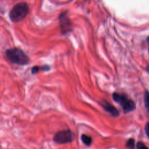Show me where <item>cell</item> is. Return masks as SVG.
Here are the masks:
<instances>
[{
    "label": "cell",
    "mask_w": 149,
    "mask_h": 149,
    "mask_svg": "<svg viewBox=\"0 0 149 149\" xmlns=\"http://www.w3.org/2000/svg\"><path fill=\"white\" fill-rule=\"evenodd\" d=\"M144 102L146 110L149 112V92L146 91L144 95Z\"/></svg>",
    "instance_id": "cell-8"
},
{
    "label": "cell",
    "mask_w": 149,
    "mask_h": 149,
    "mask_svg": "<svg viewBox=\"0 0 149 149\" xmlns=\"http://www.w3.org/2000/svg\"><path fill=\"white\" fill-rule=\"evenodd\" d=\"M29 7L26 2L17 3L10 10L9 18L12 22H19L25 18L29 13Z\"/></svg>",
    "instance_id": "cell-2"
},
{
    "label": "cell",
    "mask_w": 149,
    "mask_h": 149,
    "mask_svg": "<svg viewBox=\"0 0 149 149\" xmlns=\"http://www.w3.org/2000/svg\"><path fill=\"white\" fill-rule=\"evenodd\" d=\"M40 69H41V68H40L39 66H33V67L31 68V72L32 74H34L37 73L39 71V70H40Z\"/></svg>",
    "instance_id": "cell-11"
},
{
    "label": "cell",
    "mask_w": 149,
    "mask_h": 149,
    "mask_svg": "<svg viewBox=\"0 0 149 149\" xmlns=\"http://www.w3.org/2000/svg\"><path fill=\"white\" fill-rule=\"evenodd\" d=\"M51 69V67L49 65H44L42 67H41V69L43 71H48Z\"/></svg>",
    "instance_id": "cell-12"
},
{
    "label": "cell",
    "mask_w": 149,
    "mask_h": 149,
    "mask_svg": "<svg viewBox=\"0 0 149 149\" xmlns=\"http://www.w3.org/2000/svg\"><path fill=\"white\" fill-rule=\"evenodd\" d=\"M59 25L62 34H66L72 29V24L70 19L68 17L66 12L60 13L59 16Z\"/></svg>",
    "instance_id": "cell-5"
},
{
    "label": "cell",
    "mask_w": 149,
    "mask_h": 149,
    "mask_svg": "<svg viewBox=\"0 0 149 149\" xmlns=\"http://www.w3.org/2000/svg\"><path fill=\"white\" fill-rule=\"evenodd\" d=\"M112 98L115 102L120 105L125 113L130 112L136 108L134 102L123 94L113 93Z\"/></svg>",
    "instance_id": "cell-3"
},
{
    "label": "cell",
    "mask_w": 149,
    "mask_h": 149,
    "mask_svg": "<svg viewBox=\"0 0 149 149\" xmlns=\"http://www.w3.org/2000/svg\"><path fill=\"white\" fill-rule=\"evenodd\" d=\"M137 149H149L143 142L139 141L136 144Z\"/></svg>",
    "instance_id": "cell-10"
},
{
    "label": "cell",
    "mask_w": 149,
    "mask_h": 149,
    "mask_svg": "<svg viewBox=\"0 0 149 149\" xmlns=\"http://www.w3.org/2000/svg\"><path fill=\"white\" fill-rule=\"evenodd\" d=\"M147 44L148 45V53H149V36L147 38Z\"/></svg>",
    "instance_id": "cell-14"
},
{
    "label": "cell",
    "mask_w": 149,
    "mask_h": 149,
    "mask_svg": "<svg viewBox=\"0 0 149 149\" xmlns=\"http://www.w3.org/2000/svg\"><path fill=\"white\" fill-rule=\"evenodd\" d=\"M101 105L103 108L108 113H110L113 117H118L119 115V112L118 110L112 105L109 104L108 102L103 101L101 102Z\"/></svg>",
    "instance_id": "cell-6"
},
{
    "label": "cell",
    "mask_w": 149,
    "mask_h": 149,
    "mask_svg": "<svg viewBox=\"0 0 149 149\" xmlns=\"http://www.w3.org/2000/svg\"><path fill=\"white\" fill-rule=\"evenodd\" d=\"M146 70H147V72L149 73V66H148L146 68Z\"/></svg>",
    "instance_id": "cell-15"
},
{
    "label": "cell",
    "mask_w": 149,
    "mask_h": 149,
    "mask_svg": "<svg viewBox=\"0 0 149 149\" xmlns=\"http://www.w3.org/2000/svg\"><path fill=\"white\" fill-rule=\"evenodd\" d=\"M7 58L12 63L19 65H25L29 63V58L25 52L21 49L14 47L8 49L5 52Z\"/></svg>",
    "instance_id": "cell-1"
},
{
    "label": "cell",
    "mask_w": 149,
    "mask_h": 149,
    "mask_svg": "<svg viewBox=\"0 0 149 149\" xmlns=\"http://www.w3.org/2000/svg\"><path fill=\"white\" fill-rule=\"evenodd\" d=\"M73 140V133L70 129L60 130L56 133L53 137V141L55 143L61 144L70 143Z\"/></svg>",
    "instance_id": "cell-4"
},
{
    "label": "cell",
    "mask_w": 149,
    "mask_h": 149,
    "mask_svg": "<svg viewBox=\"0 0 149 149\" xmlns=\"http://www.w3.org/2000/svg\"><path fill=\"white\" fill-rule=\"evenodd\" d=\"M126 147L129 149H134V140L132 138H130L127 140L126 143Z\"/></svg>",
    "instance_id": "cell-9"
},
{
    "label": "cell",
    "mask_w": 149,
    "mask_h": 149,
    "mask_svg": "<svg viewBox=\"0 0 149 149\" xmlns=\"http://www.w3.org/2000/svg\"><path fill=\"white\" fill-rule=\"evenodd\" d=\"M81 140L83 143L86 146H90L93 141L92 138L87 134H83L81 135Z\"/></svg>",
    "instance_id": "cell-7"
},
{
    "label": "cell",
    "mask_w": 149,
    "mask_h": 149,
    "mask_svg": "<svg viewBox=\"0 0 149 149\" xmlns=\"http://www.w3.org/2000/svg\"><path fill=\"white\" fill-rule=\"evenodd\" d=\"M145 132L147 136V137L149 138V122H147L145 126Z\"/></svg>",
    "instance_id": "cell-13"
}]
</instances>
